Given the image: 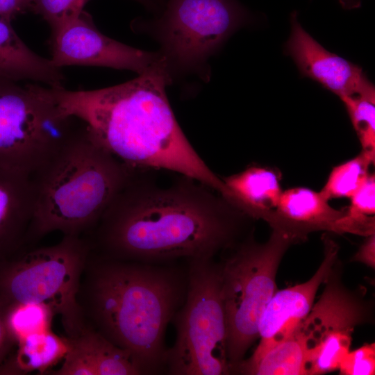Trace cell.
<instances>
[{
	"label": "cell",
	"instance_id": "cell-24",
	"mask_svg": "<svg viewBox=\"0 0 375 375\" xmlns=\"http://www.w3.org/2000/svg\"><path fill=\"white\" fill-rule=\"evenodd\" d=\"M350 217L369 221L375 219V175L369 174L360 187L350 197V204L346 209Z\"/></svg>",
	"mask_w": 375,
	"mask_h": 375
},
{
	"label": "cell",
	"instance_id": "cell-29",
	"mask_svg": "<svg viewBox=\"0 0 375 375\" xmlns=\"http://www.w3.org/2000/svg\"><path fill=\"white\" fill-rule=\"evenodd\" d=\"M345 8H353L360 6V0H338Z\"/></svg>",
	"mask_w": 375,
	"mask_h": 375
},
{
	"label": "cell",
	"instance_id": "cell-10",
	"mask_svg": "<svg viewBox=\"0 0 375 375\" xmlns=\"http://www.w3.org/2000/svg\"><path fill=\"white\" fill-rule=\"evenodd\" d=\"M250 14L238 0H167L155 35L169 70L201 72L208 58Z\"/></svg>",
	"mask_w": 375,
	"mask_h": 375
},
{
	"label": "cell",
	"instance_id": "cell-15",
	"mask_svg": "<svg viewBox=\"0 0 375 375\" xmlns=\"http://www.w3.org/2000/svg\"><path fill=\"white\" fill-rule=\"evenodd\" d=\"M69 349L53 375H137L142 372L131 354L86 325L69 338Z\"/></svg>",
	"mask_w": 375,
	"mask_h": 375
},
{
	"label": "cell",
	"instance_id": "cell-28",
	"mask_svg": "<svg viewBox=\"0 0 375 375\" xmlns=\"http://www.w3.org/2000/svg\"><path fill=\"white\" fill-rule=\"evenodd\" d=\"M352 260L360 262L371 268L375 267V234L367 236V239L361 244L358 251L352 258Z\"/></svg>",
	"mask_w": 375,
	"mask_h": 375
},
{
	"label": "cell",
	"instance_id": "cell-23",
	"mask_svg": "<svg viewBox=\"0 0 375 375\" xmlns=\"http://www.w3.org/2000/svg\"><path fill=\"white\" fill-rule=\"evenodd\" d=\"M90 0H33L32 10L49 25L51 35L77 19Z\"/></svg>",
	"mask_w": 375,
	"mask_h": 375
},
{
	"label": "cell",
	"instance_id": "cell-2",
	"mask_svg": "<svg viewBox=\"0 0 375 375\" xmlns=\"http://www.w3.org/2000/svg\"><path fill=\"white\" fill-rule=\"evenodd\" d=\"M138 75L97 90L51 88L60 108L82 121L127 167L188 176L228 199L222 179L200 157L174 116L166 93L171 81L167 62Z\"/></svg>",
	"mask_w": 375,
	"mask_h": 375
},
{
	"label": "cell",
	"instance_id": "cell-9",
	"mask_svg": "<svg viewBox=\"0 0 375 375\" xmlns=\"http://www.w3.org/2000/svg\"><path fill=\"white\" fill-rule=\"evenodd\" d=\"M342 266L337 260L324 282V290L307 316L286 340L262 358L270 375H307L313 354L324 343L352 335L354 328L371 321L372 304L361 288L351 290L342 281Z\"/></svg>",
	"mask_w": 375,
	"mask_h": 375
},
{
	"label": "cell",
	"instance_id": "cell-4",
	"mask_svg": "<svg viewBox=\"0 0 375 375\" xmlns=\"http://www.w3.org/2000/svg\"><path fill=\"white\" fill-rule=\"evenodd\" d=\"M133 170L103 147L83 123L31 176L35 205L26 248L58 231L63 235L87 236Z\"/></svg>",
	"mask_w": 375,
	"mask_h": 375
},
{
	"label": "cell",
	"instance_id": "cell-20",
	"mask_svg": "<svg viewBox=\"0 0 375 375\" xmlns=\"http://www.w3.org/2000/svg\"><path fill=\"white\" fill-rule=\"evenodd\" d=\"M375 155L361 151L356 157L333 167L319 192L328 201L350 198L360 187L374 164Z\"/></svg>",
	"mask_w": 375,
	"mask_h": 375
},
{
	"label": "cell",
	"instance_id": "cell-7",
	"mask_svg": "<svg viewBox=\"0 0 375 375\" xmlns=\"http://www.w3.org/2000/svg\"><path fill=\"white\" fill-rule=\"evenodd\" d=\"M295 243L287 234L273 229L266 242L258 243L249 237L231 248L230 255L219 262L231 374L259 338V319L276 292L278 266L288 248Z\"/></svg>",
	"mask_w": 375,
	"mask_h": 375
},
{
	"label": "cell",
	"instance_id": "cell-26",
	"mask_svg": "<svg viewBox=\"0 0 375 375\" xmlns=\"http://www.w3.org/2000/svg\"><path fill=\"white\" fill-rule=\"evenodd\" d=\"M8 304L0 297V370L15 347L7 323Z\"/></svg>",
	"mask_w": 375,
	"mask_h": 375
},
{
	"label": "cell",
	"instance_id": "cell-8",
	"mask_svg": "<svg viewBox=\"0 0 375 375\" xmlns=\"http://www.w3.org/2000/svg\"><path fill=\"white\" fill-rule=\"evenodd\" d=\"M188 262L187 290L172 319L176 338L167 351L166 372L174 375L230 374L220 263L214 259Z\"/></svg>",
	"mask_w": 375,
	"mask_h": 375
},
{
	"label": "cell",
	"instance_id": "cell-14",
	"mask_svg": "<svg viewBox=\"0 0 375 375\" xmlns=\"http://www.w3.org/2000/svg\"><path fill=\"white\" fill-rule=\"evenodd\" d=\"M265 221L296 243L304 241L310 233L319 231L357 235V228L345 209L333 208L319 192L304 187L282 192L277 206Z\"/></svg>",
	"mask_w": 375,
	"mask_h": 375
},
{
	"label": "cell",
	"instance_id": "cell-13",
	"mask_svg": "<svg viewBox=\"0 0 375 375\" xmlns=\"http://www.w3.org/2000/svg\"><path fill=\"white\" fill-rule=\"evenodd\" d=\"M291 33L285 52L301 75L319 83L340 98L374 89L358 65L326 50L301 26L294 11L290 15Z\"/></svg>",
	"mask_w": 375,
	"mask_h": 375
},
{
	"label": "cell",
	"instance_id": "cell-3",
	"mask_svg": "<svg viewBox=\"0 0 375 375\" xmlns=\"http://www.w3.org/2000/svg\"><path fill=\"white\" fill-rule=\"evenodd\" d=\"M188 270L110 258L92 250L76 299L85 325L128 351L142 374L165 369L168 324L182 306Z\"/></svg>",
	"mask_w": 375,
	"mask_h": 375
},
{
	"label": "cell",
	"instance_id": "cell-19",
	"mask_svg": "<svg viewBox=\"0 0 375 375\" xmlns=\"http://www.w3.org/2000/svg\"><path fill=\"white\" fill-rule=\"evenodd\" d=\"M69 349V338L56 335L51 329L31 334L17 343L4 362L0 375L49 372L63 360Z\"/></svg>",
	"mask_w": 375,
	"mask_h": 375
},
{
	"label": "cell",
	"instance_id": "cell-21",
	"mask_svg": "<svg viewBox=\"0 0 375 375\" xmlns=\"http://www.w3.org/2000/svg\"><path fill=\"white\" fill-rule=\"evenodd\" d=\"M362 147L375 155V88L340 98Z\"/></svg>",
	"mask_w": 375,
	"mask_h": 375
},
{
	"label": "cell",
	"instance_id": "cell-18",
	"mask_svg": "<svg viewBox=\"0 0 375 375\" xmlns=\"http://www.w3.org/2000/svg\"><path fill=\"white\" fill-rule=\"evenodd\" d=\"M0 76L19 81L62 87L65 77L50 59L32 51L10 22L0 17Z\"/></svg>",
	"mask_w": 375,
	"mask_h": 375
},
{
	"label": "cell",
	"instance_id": "cell-25",
	"mask_svg": "<svg viewBox=\"0 0 375 375\" xmlns=\"http://www.w3.org/2000/svg\"><path fill=\"white\" fill-rule=\"evenodd\" d=\"M343 375H372L375 374V344L365 343L349 351L342 360L339 369Z\"/></svg>",
	"mask_w": 375,
	"mask_h": 375
},
{
	"label": "cell",
	"instance_id": "cell-5",
	"mask_svg": "<svg viewBox=\"0 0 375 375\" xmlns=\"http://www.w3.org/2000/svg\"><path fill=\"white\" fill-rule=\"evenodd\" d=\"M90 251L88 237L69 235L56 244L22 251L0 262V297L8 304L49 306L66 337L77 336L86 326L76 296Z\"/></svg>",
	"mask_w": 375,
	"mask_h": 375
},
{
	"label": "cell",
	"instance_id": "cell-1",
	"mask_svg": "<svg viewBox=\"0 0 375 375\" xmlns=\"http://www.w3.org/2000/svg\"><path fill=\"white\" fill-rule=\"evenodd\" d=\"M133 169L87 235L92 250L113 258L161 264L213 259L240 241L249 218L219 193L179 175L160 186Z\"/></svg>",
	"mask_w": 375,
	"mask_h": 375
},
{
	"label": "cell",
	"instance_id": "cell-22",
	"mask_svg": "<svg viewBox=\"0 0 375 375\" xmlns=\"http://www.w3.org/2000/svg\"><path fill=\"white\" fill-rule=\"evenodd\" d=\"M55 316L51 308L44 303L8 304L7 323L15 345L31 334L51 330Z\"/></svg>",
	"mask_w": 375,
	"mask_h": 375
},
{
	"label": "cell",
	"instance_id": "cell-12",
	"mask_svg": "<svg viewBox=\"0 0 375 375\" xmlns=\"http://www.w3.org/2000/svg\"><path fill=\"white\" fill-rule=\"evenodd\" d=\"M324 259L315 274L306 282L276 291L265 307L258 322L259 343L251 357L244 359L233 373L249 374L270 349L286 340L307 316L316 293L338 260V244L324 235Z\"/></svg>",
	"mask_w": 375,
	"mask_h": 375
},
{
	"label": "cell",
	"instance_id": "cell-11",
	"mask_svg": "<svg viewBox=\"0 0 375 375\" xmlns=\"http://www.w3.org/2000/svg\"><path fill=\"white\" fill-rule=\"evenodd\" d=\"M49 44L50 60L59 68L97 66L131 70L141 74L167 62L160 52L141 50L103 34L85 11L58 33L51 35Z\"/></svg>",
	"mask_w": 375,
	"mask_h": 375
},
{
	"label": "cell",
	"instance_id": "cell-17",
	"mask_svg": "<svg viewBox=\"0 0 375 375\" xmlns=\"http://www.w3.org/2000/svg\"><path fill=\"white\" fill-rule=\"evenodd\" d=\"M281 174L272 167L253 165L222 178L228 202L250 218L265 220L282 193Z\"/></svg>",
	"mask_w": 375,
	"mask_h": 375
},
{
	"label": "cell",
	"instance_id": "cell-30",
	"mask_svg": "<svg viewBox=\"0 0 375 375\" xmlns=\"http://www.w3.org/2000/svg\"><path fill=\"white\" fill-rule=\"evenodd\" d=\"M141 3H142L144 5H148L150 6L151 5V3L149 0H137Z\"/></svg>",
	"mask_w": 375,
	"mask_h": 375
},
{
	"label": "cell",
	"instance_id": "cell-16",
	"mask_svg": "<svg viewBox=\"0 0 375 375\" xmlns=\"http://www.w3.org/2000/svg\"><path fill=\"white\" fill-rule=\"evenodd\" d=\"M34 205L31 176L0 167V262L27 249Z\"/></svg>",
	"mask_w": 375,
	"mask_h": 375
},
{
	"label": "cell",
	"instance_id": "cell-27",
	"mask_svg": "<svg viewBox=\"0 0 375 375\" xmlns=\"http://www.w3.org/2000/svg\"><path fill=\"white\" fill-rule=\"evenodd\" d=\"M33 0H0V17L11 22L17 15L32 10Z\"/></svg>",
	"mask_w": 375,
	"mask_h": 375
},
{
	"label": "cell",
	"instance_id": "cell-6",
	"mask_svg": "<svg viewBox=\"0 0 375 375\" xmlns=\"http://www.w3.org/2000/svg\"><path fill=\"white\" fill-rule=\"evenodd\" d=\"M83 125L50 86L0 76V167L31 176Z\"/></svg>",
	"mask_w": 375,
	"mask_h": 375
}]
</instances>
